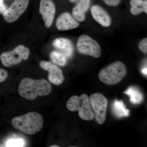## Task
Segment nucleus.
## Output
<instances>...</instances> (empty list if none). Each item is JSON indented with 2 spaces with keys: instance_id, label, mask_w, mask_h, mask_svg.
Here are the masks:
<instances>
[{
  "instance_id": "8",
  "label": "nucleus",
  "mask_w": 147,
  "mask_h": 147,
  "mask_svg": "<svg viewBox=\"0 0 147 147\" xmlns=\"http://www.w3.org/2000/svg\"><path fill=\"white\" fill-rule=\"evenodd\" d=\"M29 2L30 0H14L3 13V17L6 22L12 23L16 21L27 9Z\"/></svg>"
},
{
  "instance_id": "11",
  "label": "nucleus",
  "mask_w": 147,
  "mask_h": 147,
  "mask_svg": "<svg viewBox=\"0 0 147 147\" xmlns=\"http://www.w3.org/2000/svg\"><path fill=\"white\" fill-rule=\"evenodd\" d=\"M79 26L78 21L68 12L62 13L56 21V27L60 31L72 30L78 28Z\"/></svg>"
},
{
  "instance_id": "14",
  "label": "nucleus",
  "mask_w": 147,
  "mask_h": 147,
  "mask_svg": "<svg viewBox=\"0 0 147 147\" xmlns=\"http://www.w3.org/2000/svg\"><path fill=\"white\" fill-rule=\"evenodd\" d=\"M90 0H79L72 11V16L77 21L83 22L86 18L85 12L89 8Z\"/></svg>"
},
{
  "instance_id": "15",
  "label": "nucleus",
  "mask_w": 147,
  "mask_h": 147,
  "mask_svg": "<svg viewBox=\"0 0 147 147\" xmlns=\"http://www.w3.org/2000/svg\"><path fill=\"white\" fill-rule=\"evenodd\" d=\"M112 110L114 115L118 118L127 117L129 115V111L126 109L123 101L115 100L112 106Z\"/></svg>"
},
{
  "instance_id": "7",
  "label": "nucleus",
  "mask_w": 147,
  "mask_h": 147,
  "mask_svg": "<svg viewBox=\"0 0 147 147\" xmlns=\"http://www.w3.org/2000/svg\"><path fill=\"white\" fill-rule=\"evenodd\" d=\"M77 50L82 54L89 55L93 57H100L101 49L96 41L86 34L82 35L77 40Z\"/></svg>"
},
{
  "instance_id": "26",
  "label": "nucleus",
  "mask_w": 147,
  "mask_h": 147,
  "mask_svg": "<svg viewBox=\"0 0 147 147\" xmlns=\"http://www.w3.org/2000/svg\"><path fill=\"white\" fill-rule=\"evenodd\" d=\"M77 0H69V1L71 2H74L76 1Z\"/></svg>"
},
{
  "instance_id": "21",
  "label": "nucleus",
  "mask_w": 147,
  "mask_h": 147,
  "mask_svg": "<svg viewBox=\"0 0 147 147\" xmlns=\"http://www.w3.org/2000/svg\"><path fill=\"white\" fill-rule=\"evenodd\" d=\"M8 76V73L6 70L0 68V84L5 81Z\"/></svg>"
},
{
  "instance_id": "23",
  "label": "nucleus",
  "mask_w": 147,
  "mask_h": 147,
  "mask_svg": "<svg viewBox=\"0 0 147 147\" xmlns=\"http://www.w3.org/2000/svg\"><path fill=\"white\" fill-rule=\"evenodd\" d=\"M7 9L4 3V0H0V13L3 14Z\"/></svg>"
},
{
  "instance_id": "20",
  "label": "nucleus",
  "mask_w": 147,
  "mask_h": 147,
  "mask_svg": "<svg viewBox=\"0 0 147 147\" xmlns=\"http://www.w3.org/2000/svg\"><path fill=\"white\" fill-rule=\"evenodd\" d=\"M138 47L139 50L143 53H147V38H144L142 40L139 42Z\"/></svg>"
},
{
  "instance_id": "3",
  "label": "nucleus",
  "mask_w": 147,
  "mask_h": 147,
  "mask_svg": "<svg viewBox=\"0 0 147 147\" xmlns=\"http://www.w3.org/2000/svg\"><path fill=\"white\" fill-rule=\"evenodd\" d=\"M126 74V67L124 64L121 62L116 61L101 69L98 78L104 84L112 86L121 82Z\"/></svg>"
},
{
  "instance_id": "9",
  "label": "nucleus",
  "mask_w": 147,
  "mask_h": 147,
  "mask_svg": "<svg viewBox=\"0 0 147 147\" xmlns=\"http://www.w3.org/2000/svg\"><path fill=\"white\" fill-rule=\"evenodd\" d=\"M40 66L49 72L48 80L50 83L57 86L62 84L64 80L63 71L59 67L50 62L42 61L39 63Z\"/></svg>"
},
{
  "instance_id": "6",
  "label": "nucleus",
  "mask_w": 147,
  "mask_h": 147,
  "mask_svg": "<svg viewBox=\"0 0 147 147\" xmlns=\"http://www.w3.org/2000/svg\"><path fill=\"white\" fill-rule=\"evenodd\" d=\"M89 99L96 121L99 124H102L105 122L106 119L108 100L100 93L91 95Z\"/></svg>"
},
{
  "instance_id": "24",
  "label": "nucleus",
  "mask_w": 147,
  "mask_h": 147,
  "mask_svg": "<svg viewBox=\"0 0 147 147\" xmlns=\"http://www.w3.org/2000/svg\"><path fill=\"white\" fill-rule=\"evenodd\" d=\"M142 72L143 74H144L145 75H147V68H144L142 70Z\"/></svg>"
},
{
  "instance_id": "16",
  "label": "nucleus",
  "mask_w": 147,
  "mask_h": 147,
  "mask_svg": "<svg viewBox=\"0 0 147 147\" xmlns=\"http://www.w3.org/2000/svg\"><path fill=\"white\" fill-rule=\"evenodd\" d=\"M130 4V12L133 15H138L142 12L147 13V0H131Z\"/></svg>"
},
{
  "instance_id": "4",
  "label": "nucleus",
  "mask_w": 147,
  "mask_h": 147,
  "mask_svg": "<svg viewBox=\"0 0 147 147\" xmlns=\"http://www.w3.org/2000/svg\"><path fill=\"white\" fill-rule=\"evenodd\" d=\"M66 107L71 112L79 111V117L84 120L92 121L94 118L89 98L85 94L71 96L67 102Z\"/></svg>"
},
{
  "instance_id": "5",
  "label": "nucleus",
  "mask_w": 147,
  "mask_h": 147,
  "mask_svg": "<svg viewBox=\"0 0 147 147\" xmlns=\"http://www.w3.org/2000/svg\"><path fill=\"white\" fill-rule=\"evenodd\" d=\"M30 50L23 45L17 46L13 50L4 52L0 55V59L3 65L5 67H9L18 64L23 60L28 59Z\"/></svg>"
},
{
  "instance_id": "10",
  "label": "nucleus",
  "mask_w": 147,
  "mask_h": 147,
  "mask_svg": "<svg viewBox=\"0 0 147 147\" xmlns=\"http://www.w3.org/2000/svg\"><path fill=\"white\" fill-rule=\"evenodd\" d=\"M39 12L45 22V26L49 28L52 26L55 12L56 7L52 0H40Z\"/></svg>"
},
{
  "instance_id": "19",
  "label": "nucleus",
  "mask_w": 147,
  "mask_h": 147,
  "mask_svg": "<svg viewBox=\"0 0 147 147\" xmlns=\"http://www.w3.org/2000/svg\"><path fill=\"white\" fill-rule=\"evenodd\" d=\"M25 142L21 139H9L5 144L6 147H24Z\"/></svg>"
},
{
  "instance_id": "2",
  "label": "nucleus",
  "mask_w": 147,
  "mask_h": 147,
  "mask_svg": "<svg viewBox=\"0 0 147 147\" xmlns=\"http://www.w3.org/2000/svg\"><path fill=\"white\" fill-rule=\"evenodd\" d=\"M11 123L14 128L21 132L28 135H34L42 129L43 119L39 113L30 112L13 118Z\"/></svg>"
},
{
  "instance_id": "1",
  "label": "nucleus",
  "mask_w": 147,
  "mask_h": 147,
  "mask_svg": "<svg viewBox=\"0 0 147 147\" xmlns=\"http://www.w3.org/2000/svg\"><path fill=\"white\" fill-rule=\"evenodd\" d=\"M52 90V85L46 79L34 80L27 77L22 79L18 88L21 97L30 100H34L38 96L48 95Z\"/></svg>"
},
{
  "instance_id": "18",
  "label": "nucleus",
  "mask_w": 147,
  "mask_h": 147,
  "mask_svg": "<svg viewBox=\"0 0 147 147\" xmlns=\"http://www.w3.org/2000/svg\"><path fill=\"white\" fill-rule=\"evenodd\" d=\"M50 59L53 63L61 66H64L67 63V58L62 53L54 51L50 55Z\"/></svg>"
},
{
  "instance_id": "25",
  "label": "nucleus",
  "mask_w": 147,
  "mask_h": 147,
  "mask_svg": "<svg viewBox=\"0 0 147 147\" xmlns=\"http://www.w3.org/2000/svg\"><path fill=\"white\" fill-rule=\"evenodd\" d=\"M50 147H59V146H57V145H52V146H50Z\"/></svg>"
},
{
  "instance_id": "22",
  "label": "nucleus",
  "mask_w": 147,
  "mask_h": 147,
  "mask_svg": "<svg viewBox=\"0 0 147 147\" xmlns=\"http://www.w3.org/2000/svg\"><path fill=\"white\" fill-rule=\"evenodd\" d=\"M108 5L111 6H116L118 5L120 2L121 0H103Z\"/></svg>"
},
{
  "instance_id": "17",
  "label": "nucleus",
  "mask_w": 147,
  "mask_h": 147,
  "mask_svg": "<svg viewBox=\"0 0 147 147\" xmlns=\"http://www.w3.org/2000/svg\"><path fill=\"white\" fill-rule=\"evenodd\" d=\"M124 93L129 96L130 102L134 104H139L143 101L144 98L143 95L136 87H129L124 92Z\"/></svg>"
},
{
  "instance_id": "12",
  "label": "nucleus",
  "mask_w": 147,
  "mask_h": 147,
  "mask_svg": "<svg viewBox=\"0 0 147 147\" xmlns=\"http://www.w3.org/2000/svg\"><path fill=\"white\" fill-rule=\"evenodd\" d=\"M91 12L95 21L102 26L108 27L111 25L112 20L110 15L101 7L93 6L91 8Z\"/></svg>"
},
{
  "instance_id": "13",
  "label": "nucleus",
  "mask_w": 147,
  "mask_h": 147,
  "mask_svg": "<svg viewBox=\"0 0 147 147\" xmlns=\"http://www.w3.org/2000/svg\"><path fill=\"white\" fill-rule=\"evenodd\" d=\"M54 47L60 50L66 58H70L74 52V46L71 40L64 38H59L53 42Z\"/></svg>"
}]
</instances>
